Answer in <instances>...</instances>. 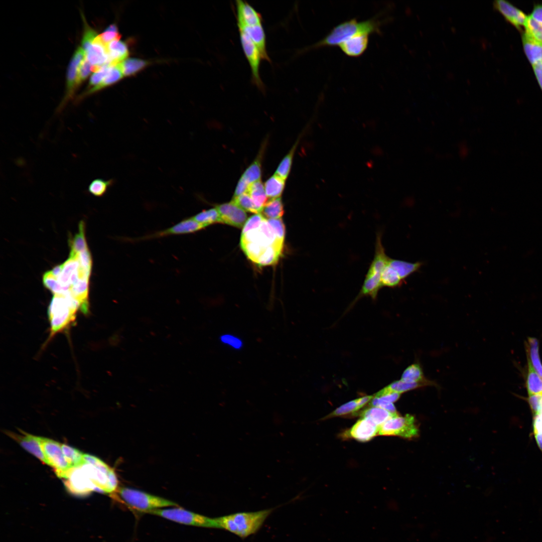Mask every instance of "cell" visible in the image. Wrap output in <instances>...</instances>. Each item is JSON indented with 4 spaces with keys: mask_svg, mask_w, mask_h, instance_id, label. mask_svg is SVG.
<instances>
[{
    "mask_svg": "<svg viewBox=\"0 0 542 542\" xmlns=\"http://www.w3.org/2000/svg\"><path fill=\"white\" fill-rule=\"evenodd\" d=\"M285 238L280 236L263 217L253 227L241 232L240 246L247 258L259 266L275 264L281 257Z\"/></svg>",
    "mask_w": 542,
    "mask_h": 542,
    "instance_id": "6da1fadb",
    "label": "cell"
},
{
    "mask_svg": "<svg viewBox=\"0 0 542 542\" xmlns=\"http://www.w3.org/2000/svg\"><path fill=\"white\" fill-rule=\"evenodd\" d=\"M381 23L377 17L359 22L356 19L337 25L322 40L304 49L302 52L327 46H339L349 38L359 34L380 33Z\"/></svg>",
    "mask_w": 542,
    "mask_h": 542,
    "instance_id": "7a4b0ae2",
    "label": "cell"
},
{
    "mask_svg": "<svg viewBox=\"0 0 542 542\" xmlns=\"http://www.w3.org/2000/svg\"><path fill=\"white\" fill-rule=\"evenodd\" d=\"M274 508L253 512H241L216 517L218 528L245 538L256 533Z\"/></svg>",
    "mask_w": 542,
    "mask_h": 542,
    "instance_id": "3957f363",
    "label": "cell"
},
{
    "mask_svg": "<svg viewBox=\"0 0 542 542\" xmlns=\"http://www.w3.org/2000/svg\"><path fill=\"white\" fill-rule=\"evenodd\" d=\"M79 303L70 294L54 295L48 309L50 338L67 328L75 321Z\"/></svg>",
    "mask_w": 542,
    "mask_h": 542,
    "instance_id": "277c9868",
    "label": "cell"
},
{
    "mask_svg": "<svg viewBox=\"0 0 542 542\" xmlns=\"http://www.w3.org/2000/svg\"><path fill=\"white\" fill-rule=\"evenodd\" d=\"M389 259L382 244L381 232L378 231L376 236L374 257L356 300L367 296L373 300L376 298L379 291L382 288V275Z\"/></svg>",
    "mask_w": 542,
    "mask_h": 542,
    "instance_id": "5b68a950",
    "label": "cell"
},
{
    "mask_svg": "<svg viewBox=\"0 0 542 542\" xmlns=\"http://www.w3.org/2000/svg\"><path fill=\"white\" fill-rule=\"evenodd\" d=\"M117 492L121 499L129 507L142 512L165 507L178 506L176 502L146 492L129 487H120Z\"/></svg>",
    "mask_w": 542,
    "mask_h": 542,
    "instance_id": "8992f818",
    "label": "cell"
},
{
    "mask_svg": "<svg viewBox=\"0 0 542 542\" xmlns=\"http://www.w3.org/2000/svg\"><path fill=\"white\" fill-rule=\"evenodd\" d=\"M147 513L157 515L181 524L218 528L216 518H210L178 506L156 509Z\"/></svg>",
    "mask_w": 542,
    "mask_h": 542,
    "instance_id": "52a82bcc",
    "label": "cell"
},
{
    "mask_svg": "<svg viewBox=\"0 0 542 542\" xmlns=\"http://www.w3.org/2000/svg\"><path fill=\"white\" fill-rule=\"evenodd\" d=\"M419 430L414 416L406 414L392 416L379 427V435L396 436L404 438H412L418 435Z\"/></svg>",
    "mask_w": 542,
    "mask_h": 542,
    "instance_id": "ba28073f",
    "label": "cell"
},
{
    "mask_svg": "<svg viewBox=\"0 0 542 542\" xmlns=\"http://www.w3.org/2000/svg\"><path fill=\"white\" fill-rule=\"evenodd\" d=\"M239 33L242 50L251 69L252 83L261 92H265V85L259 74L260 65L262 60L260 52L246 34L241 31H239Z\"/></svg>",
    "mask_w": 542,
    "mask_h": 542,
    "instance_id": "9c48e42d",
    "label": "cell"
},
{
    "mask_svg": "<svg viewBox=\"0 0 542 542\" xmlns=\"http://www.w3.org/2000/svg\"><path fill=\"white\" fill-rule=\"evenodd\" d=\"M40 440L43 451L48 461V465L54 469L59 477L62 478L72 467L65 459L61 444L46 438L40 437Z\"/></svg>",
    "mask_w": 542,
    "mask_h": 542,
    "instance_id": "30bf717a",
    "label": "cell"
},
{
    "mask_svg": "<svg viewBox=\"0 0 542 542\" xmlns=\"http://www.w3.org/2000/svg\"><path fill=\"white\" fill-rule=\"evenodd\" d=\"M61 478L65 479L66 487L72 494L81 496L96 491V486L81 466L70 469Z\"/></svg>",
    "mask_w": 542,
    "mask_h": 542,
    "instance_id": "8fae6325",
    "label": "cell"
},
{
    "mask_svg": "<svg viewBox=\"0 0 542 542\" xmlns=\"http://www.w3.org/2000/svg\"><path fill=\"white\" fill-rule=\"evenodd\" d=\"M86 54L81 47H79L74 53L69 63L66 78V93L65 97L58 108L60 111L72 97L78 84V69L82 61L85 58Z\"/></svg>",
    "mask_w": 542,
    "mask_h": 542,
    "instance_id": "7c38bea8",
    "label": "cell"
},
{
    "mask_svg": "<svg viewBox=\"0 0 542 542\" xmlns=\"http://www.w3.org/2000/svg\"><path fill=\"white\" fill-rule=\"evenodd\" d=\"M205 227L204 225L196 221L192 217L185 219L168 228L138 238L137 240H146L172 235L189 234L197 232Z\"/></svg>",
    "mask_w": 542,
    "mask_h": 542,
    "instance_id": "4fadbf2b",
    "label": "cell"
},
{
    "mask_svg": "<svg viewBox=\"0 0 542 542\" xmlns=\"http://www.w3.org/2000/svg\"><path fill=\"white\" fill-rule=\"evenodd\" d=\"M379 427L371 420L361 418L352 427L342 434V437L352 438L365 442L370 441L378 434Z\"/></svg>",
    "mask_w": 542,
    "mask_h": 542,
    "instance_id": "5bb4252c",
    "label": "cell"
},
{
    "mask_svg": "<svg viewBox=\"0 0 542 542\" xmlns=\"http://www.w3.org/2000/svg\"><path fill=\"white\" fill-rule=\"evenodd\" d=\"M221 223L238 228L243 227L247 221V214L233 201L216 206Z\"/></svg>",
    "mask_w": 542,
    "mask_h": 542,
    "instance_id": "9a60e30c",
    "label": "cell"
},
{
    "mask_svg": "<svg viewBox=\"0 0 542 542\" xmlns=\"http://www.w3.org/2000/svg\"><path fill=\"white\" fill-rule=\"evenodd\" d=\"M494 9L498 11L510 24L522 32L527 16L510 2L505 0H496L493 2Z\"/></svg>",
    "mask_w": 542,
    "mask_h": 542,
    "instance_id": "2e32d148",
    "label": "cell"
},
{
    "mask_svg": "<svg viewBox=\"0 0 542 542\" xmlns=\"http://www.w3.org/2000/svg\"><path fill=\"white\" fill-rule=\"evenodd\" d=\"M237 27L262 24L261 15L247 2L235 1Z\"/></svg>",
    "mask_w": 542,
    "mask_h": 542,
    "instance_id": "e0dca14e",
    "label": "cell"
},
{
    "mask_svg": "<svg viewBox=\"0 0 542 542\" xmlns=\"http://www.w3.org/2000/svg\"><path fill=\"white\" fill-rule=\"evenodd\" d=\"M8 434L29 453L44 463L48 464L41 447L40 437L23 432L21 434L8 432Z\"/></svg>",
    "mask_w": 542,
    "mask_h": 542,
    "instance_id": "ac0fdd59",
    "label": "cell"
},
{
    "mask_svg": "<svg viewBox=\"0 0 542 542\" xmlns=\"http://www.w3.org/2000/svg\"><path fill=\"white\" fill-rule=\"evenodd\" d=\"M246 34L259 49L262 60L271 63L266 50V35L262 24L238 27Z\"/></svg>",
    "mask_w": 542,
    "mask_h": 542,
    "instance_id": "d6986e66",
    "label": "cell"
},
{
    "mask_svg": "<svg viewBox=\"0 0 542 542\" xmlns=\"http://www.w3.org/2000/svg\"><path fill=\"white\" fill-rule=\"evenodd\" d=\"M369 35L359 34L342 43L339 48L347 56L357 57L361 56L366 50L369 41Z\"/></svg>",
    "mask_w": 542,
    "mask_h": 542,
    "instance_id": "ffe728a7",
    "label": "cell"
},
{
    "mask_svg": "<svg viewBox=\"0 0 542 542\" xmlns=\"http://www.w3.org/2000/svg\"><path fill=\"white\" fill-rule=\"evenodd\" d=\"M85 54L87 60L95 67V71L109 63L106 46L99 40L98 36L85 52Z\"/></svg>",
    "mask_w": 542,
    "mask_h": 542,
    "instance_id": "44dd1931",
    "label": "cell"
},
{
    "mask_svg": "<svg viewBox=\"0 0 542 542\" xmlns=\"http://www.w3.org/2000/svg\"><path fill=\"white\" fill-rule=\"evenodd\" d=\"M524 53L532 66L542 62V43L533 39L524 31L521 32Z\"/></svg>",
    "mask_w": 542,
    "mask_h": 542,
    "instance_id": "7402d4cb",
    "label": "cell"
},
{
    "mask_svg": "<svg viewBox=\"0 0 542 542\" xmlns=\"http://www.w3.org/2000/svg\"><path fill=\"white\" fill-rule=\"evenodd\" d=\"M109 63L114 65L121 63L128 55L126 44L119 39L114 40L106 45Z\"/></svg>",
    "mask_w": 542,
    "mask_h": 542,
    "instance_id": "603a6c76",
    "label": "cell"
},
{
    "mask_svg": "<svg viewBox=\"0 0 542 542\" xmlns=\"http://www.w3.org/2000/svg\"><path fill=\"white\" fill-rule=\"evenodd\" d=\"M80 263L77 254L70 253L69 258L63 263V268L57 278L60 284L70 289V281L73 274L78 269Z\"/></svg>",
    "mask_w": 542,
    "mask_h": 542,
    "instance_id": "cb8c5ba5",
    "label": "cell"
},
{
    "mask_svg": "<svg viewBox=\"0 0 542 542\" xmlns=\"http://www.w3.org/2000/svg\"><path fill=\"white\" fill-rule=\"evenodd\" d=\"M527 360L542 378V363L539 352V342L533 337H528L525 344Z\"/></svg>",
    "mask_w": 542,
    "mask_h": 542,
    "instance_id": "d4e9b609",
    "label": "cell"
},
{
    "mask_svg": "<svg viewBox=\"0 0 542 542\" xmlns=\"http://www.w3.org/2000/svg\"><path fill=\"white\" fill-rule=\"evenodd\" d=\"M388 263L403 282L410 275L417 272L423 264L421 262L412 263L390 258Z\"/></svg>",
    "mask_w": 542,
    "mask_h": 542,
    "instance_id": "484cf974",
    "label": "cell"
},
{
    "mask_svg": "<svg viewBox=\"0 0 542 542\" xmlns=\"http://www.w3.org/2000/svg\"><path fill=\"white\" fill-rule=\"evenodd\" d=\"M526 375L525 387L528 395L542 392V378L532 367L529 360Z\"/></svg>",
    "mask_w": 542,
    "mask_h": 542,
    "instance_id": "4316f807",
    "label": "cell"
},
{
    "mask_svg": "<svg viewBox=\"0 0 542 542\" xmlns=\"http://www.w3.org/2000/svg\"><path fill=\"white\" fill-rule=\"evenodd\" d=\"M360 415L362 418L371 420L379 427L391 417L396 415H393L382 408L372 406L360 412Z\"/></svg>",
    "mask_w": 542,
    "mask_h": 542,
    "instance_id": "83f0119b",
    "label": "cell"
},
{
    "mask_svg": "<svg viewBox=\"0 0 542 542\" xmlns=\"http://www.w3.org/2000/svg\"><path fill=\"white\" fill-rule=\"evenodd\" d=\"M401 379L410 382L423 383L427 385H435V383L424 376L422 368L418 363H414L408 367L403 371Z\"/></svg>",
    "mask_w": 542,
    "mask_h": 542,
    "instance_id": "f1b7e54d",
    "label": "cell"
},
{
    "mask_svg": "<svg viewBox=\"0 0 542 542\" xmlns=\"http://www.w3.org/2000/svg\"><path fill=\"white\" fill-rule=\"evenodd\" d=\"M247 193L249 194L256 207L261 213L267 201L268 197L260 180L250 184Z\"/></svg>",
    "mask_w": 542,
    "mask_h": 542,
    "instance_id": "f546056e",
    "label": "cell"
},
{
    "mask_svg": "<svg viewBox=\"0 0 542 542\" xmlns=\"http://www.w3.org/2000/svg\"><path fill=\"white\" fill-rule=\"evenodd\" d=\"M124 76L121 63L112 65L103 80L96 87L86 91L82 95L84 96L92 94L96 91L112 85L121 79Z\"/></svg>",
    "mask_w": 542,
    "mask_h": 542,
    "instance_id": "4dcf8cb0",
    "label": "cell"
},
{
    "mask_svg": "<svg viewBox=\"0 0 542 542\" xmlns=\"http://www.w3.org/2000/svg\"><path fill=\"white\" fill-rule=\"evenodd\" d=\"M285 184V180L274 174L264 184V187L267 197L271 199L279 198L284 190Z\"/></svg>",
    "mask_w": 542,
    "mask_h": 542,
    "instance_id": "1f68e13d",
    "label": "cell"
},
{
    "mask_svg": "<svg viewBox=\"0 0 542 542\" xmlns=\"http://www.w3.org/2000/svg\"><path fill=\"white\" fill-rule=\"evenodd\" d=\"M263 216L268 219H279L284 213L283 204L280 197L267 201L263 208Z\"/></svg>",
    "mask_w": 542,
    "mask_h": 542,
    "instance_id": "d6a6232c",
    "label": "cell"
},
{
    "mask_svg": "<svg viewBox=\"0 0 542 542\" xmlns=\"http://www.w3.org/2000/svg\"><path fill=\"white\" fill-rule=\"evenodd\" d=\"M531 413L533 437L537 446L542 452V402Z\"/></svg>",
    "mask_w": 542,
    "mask_h": 542,
    "instance_id": "836d02e7",
    "label": "cell"
},
{
    "mask_svg": "<svg viewBox=\"0 0 542 542\" xmlns=\"http://www.w3.org/2000/svg\"><path fill=\"white\" fill-rule=\"evenodd\" d=\"M400 394L391 390L387 386L373 397L370 404L372 406L380 407L386 403H393L399 399Z\"/></svg>",
    "mask_w": 542,
    "mask_h": 542,
    "instance_id": "e575fe53",
    "label": "cell"
},
{
    "mask_svg": "<svg viewBox=\"0 0 542 542\" xmlns=\"http://www.w3.org/2000/svg\"><path fill=\"white\" fill-rule=\"evenodd\" d=\"M62 451L66 461L72 468L85 464L84 454L79 450L66 444H61Z\"/></svg>",
    "mask_w": 542,
    "mask_h": 542,
    "instance_id": "d590c367",
    "label": "cell"
},
{
    "mask_svg": "<svg viewBox=\"0 0 542 542\" xmlns=\"http://www.w3.org/2000/svg\"><path fill=\"white\" fill-rule=\"evenodd\" d=\"M301 136H300L299 137V138L298 139L294 145L289 153L282 160L279 166H278L276 172H275V174L277 175V176H279L285 180H286V179L287 178L290 173L291 166L292 165L294 155L297 147L299 144V141L301 138Z\"/></svg>",
    "mask_w": 542,
    "mask_h": 542,
    "instance_id": "8d00e7d4",
    "label": "cell"
},
{
    "mask_svg": "<svg viewBox=\"0 0 542 542\" xmlns=\"http://www.w3.org/2000/svg\"><path fill=\"white\" fill-rule=\"evenodd\" d=\"M43 283L45 287L54 295H67L69 293L70 289L62 286L50 270L44 274Z\"/></svg>",
    "mask_w": 542,
    "mask_h": 542,
    "instance_id": "74e56055",
    "label": "cell"
},
{
    "mask_svg": "<svg viewBox=\"0 0 542 542\" xmlns=\"http://www.w3.org/2000/svg\"><path fill=\"white\" fill-rule=\"evenodd\" d=\"M84 223L80 221L78 232L72 239L70 242V253H79L88 248L85 236Z\"/></svg>",
    "mask_w": 542,
    "mask_h": 542,
    "instance_id": "f35d334b",
    "label": "cell"
},
{
    "mask_svg": "<svg viewBox=\"0 0 542 542\" xmlns=\"http://www.w3.org/2000/svg\"><path fill=\"white\" fill-rule=\"evenodd\" d=\"M149 64L146 60L138 58L126 59L121 63L124 76L132 75L144 68Z\"/></svg>",
    "mask_w": 542,
    "mask_h": 542,
    "instance_id": "ab89813d",
    "label": "cell"
},
{
    "mask_svg": "<svg viewBox=\"0 0 542 542\" xmlns=\"http://www.w3.org/2000/svg\"><path fill=\"white\" fill-rule=\"evenodd\" d=\"M192 217L205 227L215 223H221L220 215L216 208L204 210Z\"/></svg>",
    "mask_w": 542,
    "mask_h": 542,
    "instance_id": "60d3db41",
    "label": "cell"
},
{
    "mask_svg": "<svg viewBox=\"0 0 542 542\" xmlns=\"http://www.w3.org/2000/svg\"><path fill=\"white\" fill-rule=\"evenodd\" d=\"M403 282L397 273L387 263L382 275V287L395 288L401 286Z\"/></svg>",
    "mask_w": 542,
    "mask_h": 542,
    "instance_id": "b9f144b4",
    "label": "cell"
},
{
    "mask_svg": "<svg viewBox=\"0 0 542 542\" xmlns=\"http://www.w3.org/2000/svg\"><path fill=\"white\" fill-rule=\"evenodd\" d=\"M261 177V164L259 158L246 169L240 177L249 185L255 182L260 181Z\"/></svg>",
    "mask_w": 542,
    "mask_h": 542,
    "instance_id": "7bdbcfd3",
    "label": "cell"
},
{
    "mask_svg": "<svg viewBox=\"0 0 542 542\" xmlns=\"http://www.w3.org/2000/svg\"><path fill=\"white\" fill-rule=\"evenodd\" d=\"M113 182V179L104 180L102 179H95L89 185L88 191L94 196L101 197L105 194Z\"/></svg>",
    "mask_w": 542,
    "mask_h": 542,
    "instance_id": "ee69618b",
    "label": "cell"
},
{
    "mask_svg": "<svg viewBox=\"0 0 542 542\" xmlns=\"http://www.w3.org/2000/svg\"><path fill=\"white\" fill-rule=\"evenodd\" d=\"M524 32L537 42L542 43V25L529 15L525 22Z\"/></svg>",
    "mask_w": 542,
    "mask_h": 542,
    "instance_id": "f6af8a7d",
    "label": "cell"
},
{
    "mask_svg": "<svg viewBox=\"0 0 542 542\" xmlns=\"http://www.w3.org/2000/svg\"><path fill=\"white\" fill-rule=\"evenodd\" d=\"M361 408L359 405L358 399L348 401L340 406L332 413L326 417V418H330L335 417H340L349 414H354Z\"/></svg>",
    "mask_w": 542,
    "mask_h": 542,
    "instance_id": "bcb514c9",
    "label": "cell"
},
{
    "mask_svg": "<svg viewBox=\"0 0 542 542\" xmlns=\"http://www.w3.org/2000/svg\"><path fill=\"white\" fill-rule=\"evenodd\" d=\"M112 65L110 63H108L95 71L89 79L88 89L86 91L98 86L106 76Z\"/></svg>",
    "mask_w": 542,
    "mask_h": 542,
    "instance_id": "7dc6e473",
    "label": "cell"
},
{
    "mask_svg": "<svg viewBox=\"0 0 542 542\" xmlns=\"http://www.w3.org/2000/svg\"><path fill=\"white\" fill-rule=\"evenodd\" d=\"M425 386L427 385L423 383L406 381L400 379L391 383L387 387L392 391L402 393Z\"/></svg>",
    "mask_w": 542,
    "mask_h": 542,
    "instance_id": "c3c4849f",
    "label": "cell"
},
{
    "mask_svg": "<svg viewBox=\"0 0 542 542\" xmlns=\"http://www.w3.org/2000/svg\"><path fill=\"white\" fill-rule=\"evenodd\" d=\"M232 201L246 211L255 214L260 213L248 193H245L236 197L233 198Z\"/></svg>",
    "mask_w": 542,
    "mask_h": 542,
    "instance_id": "681fc988",
    "label": "cell"
},
{
    "mask_svg": "<svg viewBox=\"0 0 542 542\" xmlns=\"http://www.w3.org/2000/svg\"><path fill=\"white\" fill-rule=\"evenodd\" d=\"M219 340L223 345L236 350H241L244 345L243 341L240 337L230 333H226L221 335Z\"/></svg>",
    "mask_w": 542,
    "mask_h": 542,
    "instance_id": "f907efd6",
    "label": "cell"
},
{
    "mask_svg": "<svg viewBox=\"0 0 542 542\" xmlns=\"http://www.w3.org/2000/svg\"><path fill=\"white\" fill-rule=\"evenodd\" d=\"M120 35L115 24L109 25L101 34L98 35L99 40L105 46L110 42L119 39Z\"/></svg>",
    "mask_w": 542,
    "mask_h": 542,
    "instance_id": "816d5d0a",
    "label": "cell"
},
{
    "mask_svg": "<svg viewBox=\"0 0 542 542\" xmlns=\"http://www.w3.org/2000/svg\"><path fill=\"white\" fill-rule=\"evenodd\" d=\"M83 21L85 23L84 24V32L81 41V47L85 52L98 35L96 32L88 25L84 19Z\"/></svg>",
    "mask_w": 542,
    "mask_h": 542,
    "instance_id": "f5cc1de1",
    "label": "cell"
},
{
    "mask_svg": "<svg viewBox=\"0 0 542 542\" xmlns=\"http://www.w3.org/2000/svg\"><path fill=\"white\" fill-rule=\"evenodd\" d=\"M92 71H95V67L92 65L85 58L78 67L77 75L78 85L85 80Z\"/></svg>",
    "mask_w": 542,
    "mask_h": 542,
    "instance_id": "db71d44e",
    "label": "cell"
},
{
    "mask_svg": "<svg viewBox=\"0 0 542 542\" xmlns=\"http://www.w3.org/2000/svg\"><path fill=\"white\" fill-rule=\"evenodd\" d=\"M77 254L80 266L85 270L91 273L92 266V260L88 248Z\"/></svg>",
    "mask_w": 542,
    "mask_h": 542,
    "instance_id": "11a10c76",
    "label": "cell"
},
{
    "mask_svg": "<svg viewBox=\"0 0 542 542\" xmlns=\"http://www.w3.org/2000/svg\"><path fill=\"white\" fill-rule=\"evenodd\" d=\"M249 185L247 182L240 178L237 183L233 198L236 197L243 193H247Z\"/></svg>",
    "mask_w": 542,
    "mask_h": 542,
    "instance_id": "9f6ffc18",
    "label": "cell"
},
{
    "mask_svg": "<svg viewBox=\"0 0 542 542\" xmlns=\"http://www.w3.org/2000/svg\"><path fill=\"white\" fill-rule=\"evenodd\" d=\"M529 16L542 25V4H535Z\"/></svg>",
    "mask_w": 542,
    "mask_h": 542,
    "instance_id": "6f0895ef",
    "label": "cell"
},
{
    "mask_svg": "<svg viewBox=\"0 0 542 542\" xmlns=\"http://www.w3.org/2000/svg\"><path fill=\"white\" fill-rule=\"evenodd\" d=\"M532 66L535 77L542 91V62Z\"/></svg>",
    "mask_w": 542,
    "mask_h": 542,
    "instance_id": "680465c9",
    "label": "cell"
},
{
    "mask_svg": "<svg viewBox=\"0 0 542 542\" xmlns=\"http://www.w3.org/2000/svg\"><path fill=\"white\" fill-rule=\"evenodd\" d=\"M63 268V264H59L55 266L53 269L50 270L52 275L56 278H57L60 275Z\"/></svg>",
    "mask_w": 542,
    "mask_h": 542,
    "instance_id": "91938a15",
    "label": "cell"
}]
</instances>
